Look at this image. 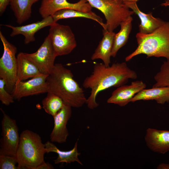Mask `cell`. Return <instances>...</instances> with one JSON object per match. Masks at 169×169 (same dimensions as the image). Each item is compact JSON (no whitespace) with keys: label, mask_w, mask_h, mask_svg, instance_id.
Here are the masks:
<instances>
[{"label":"cell","mask_w":169,"mask_h":169,"mask_svg":"<svg viewBox=\"0 0 169 169\" xmlns=\"http://www.w3.org/2000/svg\"><path fill=\"white\" fill-rule=\"evenodd\" d=\"M161 5L162 6H169V0H165Z\"/></svg>","instance_id":"obj_32"},{"label":"cell","mask_w":169,"mask_h":169,"mask_svg":"<svg viewBox=\"0 0 169 169\" xmlns=\"http://www.w3.org/2000/svg\"><path fill=\"white\" fill-rule=\"evenodd\" d=\"M10 4V0H0V13L1 15Z\"/></svg>","instance_id":"obj_28"},{"label":"cell","mask_w":169,"mask_h":169,"mask_svg":"<svg viewBox=\"0 0 169 169\" xmlns=\"http://www.w3.org/2000/svg\"><path fill=\"white\" fill-rule=\"evenodd\" d=\"M154 78L156 82L153 85V88L169 87V60L163 62L160 71Z\"/></svg>","instance_id":"obj_25"},{"label":"cell","mask_w":169,"mask_h":169,"mask_svg":"<svg viewBox=\"0 0 169 169\" xmlns=\"http://www.w3.org/2000/svg\"><path fill=\"white\" fill-rule=\"evenodd\" d=\"M146 84L141 80L132 81L131 84L123 85L114 90L107 102L123 107L128 104L137 93L145 89Z\"/></svg>","instance_id":"obj_13"},{"label":"cell","mask_w":169,"mask_h":169,"mask_svg":"<svg viewBox=\"0 0 169 169\" xmlns=\"http://www.w3.org/2000/svg\"><path fill=\"white\" fill-rule=\"evenodd\" d=\"M138 46L135 50L125 58L128 61L141 54L147 57H164L169 60V22L165 23L151 33L136 35Z\"/></svg>","instance_id":"obj_3"},{"label":"cell","mask_w":169,"mask_h":169,"mask_svg":"<svg viewBox=\"0 0 169 169\" xmlns=\"http://www.w3.org/2000/svg\"><path fill=\"white\" fill-rule=\"evenodd\" d=\"M54 23L61 19L73 18H83L91 19L98 22L103 27V29H106L105 23L100 16L91 11L85 12L70 9H64L57 11L52 16Z\"/></svg>","instance_id":"obj_22"},{"label":"cell","mask_w":169,"mask_h":169,"mask_svg":"<svg viewBox=\"0 0 169 169\" xmlns=\"http://www.w3.org/2000/svg\"><path fill=\"white\" fill-rule=\"evenodd\" d=\"M92 7L100 11L106 20V29L113 31L121 23L134 14L122 0H86Z\"/></svg>","instance_id":"obj_5"},{"label":"cell","mask_w":169,"mask_h":169,"mask_svg":"<svg viewBox=\"0 0 169 169\" xmlns=\"http://www.w3.org/2000/svg\"><path fill=\"white\" fill-rule=\"evenodd\" d=\"M17 73L16 84L42 74L36 66L20 52L17 56Z\"/></svg>","instance_id":"obj_18"},{"label":"cell","mask_w":169,"mask_h":169,"mask_svg":"<svg viewBox=\"0 0 169 169\" xmlns=\"http://www.w3.org/2000/svg\"><path fill=\"white\" fill-rule=\"evenodd\" d=\"M133 18L129 16L120 23V29L115 33L112 50L111 56L115 57L119 50L124 46L128 41L132 28Z\"/></svg>","instance_id":"obj_23"},{"label":"cell","mask_w":169,"mask_h":169,"mask_svg":"<svg viewBox=\"0 0 169 169\" xmlns=\"http://www.w3.org/2000/svg\"><path fill=\"white\" fill-rule=\"evenodd\" d=\"M3 114L1 121L2 136L0 155L16 157L20 140L16 121L11 118L1 108Z\"/></svg>","instance_id":"obj_7"},{"label":"cell","mask_w":169,"mask_h":169,"mask_svg":"<svg viewBox=\"0 0 169 169\" xmlns=\"http://www.w3.org/2000/svg\"><path fill=\"white\" fill-rule=\"evenodd\" d=\"M54 168L52 165L45 162L38 166L37 169H53Z\"/></svg>","instance_id":"obj_29"},{"label":"cell","mask_w":169,"mask_h":169,"mask_svg":"<svg viewBox=\"0 0 169 169\" xmlns=\"http://www.w3.org/2000/svg\"><path fill=\"white\" fill-rule=\"evenodd\" d=\"M18 161L16 157L0 155V169H20L16 164Z\"/></svg>","instance_id":"obj_26"},{"label":"cell","mask_w":169,"mask_h":169,"mask_svg":"<svg viewBox=\"0 0 169 169\" xmlns=\"http://www.w3.org/2000/svg\"><path fill=\"white\" fill-rule=\"evenodd\" d=\"M125 4L139 17L141 21L139 26L140 33L144 34L151 33L165 22L160 18L154 17L151 13L146 14L141 11L137 3H128Z\"/></svg>","instance_id":"obj_16"},{"label":"cell","mask_w":169,"mask_h":169,"mask_svg":"<svg viewBox=\"0 0 169 169\" xmlns=\"http://www.w3.org/2000/svg\"><path fill=\"white\" fill-rule=\"evenodd\" d=\"M92 7L86 0H79L71 3L67 0H42L39 12L43 18L52 16L57 11L64 9H70L82 12H90Z\"/></svg>","instance_id":"obj_11"},{"label":"cell","mask_w":169,"mask_h":169,"mask_svg":"<svg viewBox=\"0 0 169 169\" xmlns=\"http://www.w3.org/2000/svg\"><path fill=\"white\" fill-rule=\"evenodd\" d=\"M24 54L42 74L46 75L50 74L55 64V58L58 56L49 34L36 52L30 54Z\"/></svg>","instance_id":"obj_9"},{"label":"cell","mask_w":169,"mask_h":169,"mask_svg":"<svg viewBox=\"0 0 169 169\" xmlns=\"http://www.w3.org/2000/svg\"><path fill=\"white\" fill-rule=\"evenodd\" d=\"M158 169H169V164L161 163L157 167Z\"/></svg>","instance_id":"obj_30"},{"label":"cell","mask_w":169,"mask_h":169,"mask_svg":"<svg viewBox=\"0 0 169 169\" xmlns=\"http://www.w3.org/2000/svg\"><path fill=\"white\" fill-rule=\"evenodd\" d=\"M48 75L42 74L16 84L11 94L14 99L19 100L23 97L48 93L46 79Z\"/></svg>","instance_id":"obj_10"},{"label":"cell","mask_w":169,"mask_h":169,"mask_svg":"<svg viewBox=\"0 0 169 169\" xmlns=\"http://www.w3.org/2000/svg\"><path fill=\"white\" fill-rule=\"evenodd\" d=\"M155 100L158 104H164L169 102V87H158L144 89L137 94L131 102L137 101Z\"/></svg>","instance_id":"obj_19"},{"label":"cell","mask_w":169,"mask_h":169,"mask_svg":"<svg viewBox=\"0 0 169 169\" xmlns=\"http://www.w3.org/2000/svg\"><path fill=\"white\" fill-rule=\"evenodd\" d=\"M54 23L51 16L43 18L40 21L19 26H14L11 25L5 24L3 26L12 29V32L10 34L11 37L18 35L22 34L25 38L24 42L27 44L34 41L35 40V33L38 30L51 25Z\"/></svg>","instance_id":"obj_14"},{"label":"cell","mask_w":169,"mask_h":169,"mask_svg":"<svg viewBox=\"0 0 169 169\" xmlns=\"http://www.w3.org/2000/svg\"><path fill=\"white\" fill-rule=\"evenodd\" d=\"M40 0H10V8L14 13L16 22L21 24L31 16L33 5Z\"/></svg>","instance_id":"obj_21"},{"label":"cell","mask_w":169,"mask_h":169,"mask_svg":"<svg viewBox=\"0 0 169 169\" xmlns=\"http://www.w3.org/2000/svg\"><path fill=\"white\" fill-rule=\"evenodd\" d=\"M47 93L42 102L43 108L46 113L53 117L63 107L65 104L59 96L52 93Z\"/></svg>","instance_id":"obj_24"},{"label":"cell","mask_w":169,"mask_h":169,"mask_svg":"<svg viewBox=\"0 0 169 169\" xmlns=\"http://www.w3.org/2000/svg\"><path fill=\"white\" fill-rule=\"evenodd\" d=\"M115 34L113 31L103 30V37L92 55L91 60L100 59L106 66H110Z\"/></svg>","instance_id":"obj_17"},{"label":"cell","mask_w":169,"mask_h":169,"mask_svg":"<svg viewBox=\"0 0 169 169\" xmlns=\"http://www.w3.org/2000/svg\"><path fill=\"white\" fill-rule=\"evenodd\" d=\"M5 88L4 81L0 79V100L2 104L8 105L14 102V98L11 95Z\"/></svg>","instance_id":"obj_27"},{"label":"cell","mask_w":169,"mask_h":169,"mask_svg":"<svg viewBox=\"0 0 169 169\" xmlns=\"http://www.w3.org/2000/svg\"><path fill=\"white\" fill-rule=\"evenodd\" d=\"M78 141L75 142L73 148L69 151H63L59 150L54 144L48 141L45 144L47 153L53 152L58 155L57 158L54 160L55 164L61 163H70L74 161L77 162L81 165L82 163L79 160L78 156L80 155L78 150Z\"/></svg>","instance_id":"obj_20"},{"label":"cell","mask_w":169,"mask_h":169,"mask_svg":"<svg viewBox=\"0 0 169 169\" xmlns=\"http://www.w3.org/2000/svg\"><path fill=\"white\" fill-rule=\"evenodd\" d=\"M72 107L64 104L63 107L54 116V127L50 135L52 142L65 143L69 135L67 127L68 121L71 117Z\"/></svg>","instance_id":"obj_12"},{"label":"cell","mask_w":169,"mask_h":169,"mask_svg":"<svg viewBox=\"0 0 169 169\" xmlns=\"http://www.w3.org/2000/svg\"><path fill=\"white\" fill-rule=\"evenodd\" d=\"M71 71L61 64H55L46 79L48 92L60 97L65 104L78 108L86 104L84 91L73 78Z\"/></svg>","instance_id":"obj_2"},{"label":"cell","mask_w":169,"mask_h":169,"mask_svg":"<svg viewBox=\"0 0 169 169\" xmlns=\"http://www.w3.org/2000/svg\"><path fill=\"white\" fill-rule=\"evenodd\" d=\"M46 153L45 144L38 134L28 130L22 132L16 155L19 169H37L45 162Z\"/></svg>","instance_id":"obj_4"},{"label":"cell","mask_w":169,"mask_h":169,"mask_svg":"<svg viewBox=\"0 0 169 169\" xmlns=\"http://www.w3.org/2000/svg\"><path fill=\"white\" fill-rule=\"evenodd\" d=\"M0 38L3 47L0 59V78L4 81L6 89L12 94L17 80V48L7 40L1 31Z\"/></svg>","instance_id":"obj_6"},{"label":"cell","mask_w":169,"mask_h":169,"mask_svg":"<svg viewBox=\"0 0 169 169\" xmlns=\"http://www.w3.org/2000/svg\"><path fill=\"white\" fill-rule=\"evenodd\" d=\"M49 35L58 56L69 54L77 46L75 36L69 26L54 23L50 26Z\"/></svg>","instance_id":"obj_8"},{"label":"cell","mask_w":169,"mask_h":169,"mask_svg":"<svg viewBox=\"0 0 169 169\" xmlns=\"http://www.w3.org/2000/svg\"><path fill=\"white\" fill-rule=\"evenodd\" d=\"M145 139L147 146L153 151L164 154L169 151V131L148 128Z\"/></svg>","instance_id":"obj_15"},{"label":"cell","mask_w":169,"mask_h":169,"mask_svg":"<svg viewBox=\"0 0 169 169\" xmlns=\"http://www.w3.org/2000/svg\"><path fill=\"white\" fill-rule=\"evenodd\" d=\"M137 74L125 62L114 63L106 66L103 63H96L92 73L84 79L82 84L85 89H90V94L86 104L90 109L98 107L96 101L98 94L111 87H118L125 84L130 79H135Z\"/></svg>","instance_id":"obj_1"},{"label":"cell","mask_w":169,"mask_h":169,"mask_svg":"<svg viewBox=\"0 0 169 169\" xmlns=\"http://www.w3.org/2000/svg\"><path fill=\"white\" fill-rule=\"evenodd\" d=\"M139 0H122L124 4L128 3H137Z\"/></svg>","instance_id":"obj_31"}]
</instances>
